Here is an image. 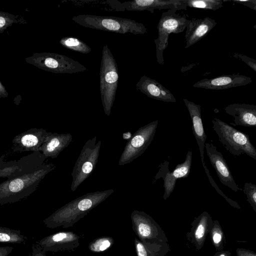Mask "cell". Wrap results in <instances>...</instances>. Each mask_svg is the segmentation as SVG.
Here are the masks:
<instances>
[{"instance_id":"cell-1","label":"cell","mask_w":256,"mask_h":256,"mask_svg":"<svg viewBox=\"0 0 256 256\" xmlns=\"http://www.w3.org/2000/svg\"><path fill=\"white\" fill-rule=\"evenodd\" d=\"M114 192L109 189L85 194L56 210L43 222L50 228H70Z\"/></svg>"},{"instance_id":"cell-2","label":"cell","mask_w":256,"mask_h":256,"mask_svg":"<svg viewBox=\"0 0 256 256\" xmlns=\"http://www.w3.org/2000/svg\"><path fill=\"white\" fill-rule=\"evenodd\" d=\"M56 166L44 164L38 168L0 184V205L14 203L28 198L36 191L47 174Z\"/></svg>"},{"instance_id":"cell-3","label":"cell","mask_w":256,"mask_h":256,"mask_svg":"<svg viewBox=\"0 0 256 256\" xmlns=\"http://www.w3.org/2000/svg\"><path fill=\"white\" fill-rule=\"evenodd\" d=\"M72 20L86 28L120 34H142L148 32L147 28L134 20L114 16L80 14Z\"/></svg>"},{"instance_id":"cell-4","label":"cell","mask_w":256,"mask_h":256,"mask_svg":"<svg viewBox=\"0 0 256 256\" xmlns=\"http://www.w3.org/2000/svg\"><path fill=\"white\" fill-rule=\"evenodd\" d=\"M118 67L114 56L106 44L104 46L100 70V90L104 114L109 116L113 106L118 83Z\"/></svg>"},{"instance_id":"cell-5","label":"cell","mask_w":256,"mask_h":256,"mask_svg":"<svg viewBox=\"0 0 256 256\" xmlns=\"http://www.w3.org/2000/svg\"><path fill=\"white\" fill-rule=\"evenodd\" d=\"M212 124L220 142L232 155L238 156L246 154L256 160V148L250 142L248 134L218 118H214Z\"/></svg>"},{"instance_id":"cell-6","label":"cell","mask_w":256,"mask_h":256,"mask_svg":"<svg viewBox=\"0 0 256 256\" xmlns=\"http://www.w3.org/2000/svg\"><path fill=\"white\" fill-rule=\"evenodd\" d=\"M24 60L40 69L56 74H74L87 70V68L78 62L56 53L36 52Z\"/></svg>"},{"instance_id":"cell-7","label":"cell","mask_w":256,"mask_h":256,"mask_svg":"<svg viewBox=\"0 0 256 256\" xmlns=\"http://www.w3.org/2000/svg\"><path fill=\"white\" fill-rule=\"evenodd\" d=\"M102 142H96V136L88 139L82 148L72 172L70 189L75 192L90 175L98 162Z\"/></svg>"},{"instance_id":"cell-8","label":"cell","mask_w":256,"mask_h":256,"mask_svg":"<svg viewBox=\"0 0 256 256\" xmlns=\"http://www.w3.org/2000/svg\"><path fill=\"white\" fill-rule=\"evenodd\" d=\"M188 20L185 14L180 15L174 10H168L162 14L158 24V36L154 40L156 60L159 64H164L163 54L168 46L169 35L184 32Z\"/></svg>"},{"instance_id":"cell-9","label":"cell","mask_w":256,"mask_h":256,"mask_svg":"<svg viewBox=\"0 0 256 256\" xmlns=\"http://www.w3.org/2000/svg\"><path fill=\"white\" fill-rule=\"evenodd\" d=\"M158 124L156 120L136 130L124 146L118 162L119 166L132 162L145 152L154 140Z\"/></svg>"},{"instance_id":"cell-10","label":"cell","mask_w":256,"mask_h":256,"mask_svg":"<svg viewBox=\"0 0 256 256\" xmlns=\"http://www.w3.org/2000/svg\"><path fill=\"white\" fill-rule=\"evenodd\" d=\"M130 218L132 230L141 242H168L160 226L145 212L134 210L130 214Z\"/></svg>"},{"instance_id":"cell-11","label":"cell","mask_w":256,"mask_h":256,"mask_svg":"<svg viewBox=\"0 0 256 256\" xmlns=\"http://www.w3.org/2000/svg\"><path fill=\"white\" fill-rule=\"evenodd\" d=\"M40 152H33L19 160L4 162L0 166V178L10 179L34 171L44 164Z\"/></svg>"},{"instance_id":"cell-12","label":"cell","mask_w":256,"mask_h":256,"mask_svg":"<svg viewBox=\"0 0 256 256\" xmlns=\"http://www.w3.org/2000/svg\"><path fill=\"white\" fill-rule=\"evenodd\" d=\"M192 153L188 150L184 161L176 165L175 168L170 172L168 170L169 162L165 161L158 166V171L152 181L154 183L158 178L164 180V198L166 200L172 192L178 179L187 178L190 174L192 164Z\"/></svg>"},{"instance_id":"cell-13","label":"cell","mask_w":256,"mask_h":256,"mask_svg":"<svg viewBox=\"0 0 256 256\" xmlns=\"http://www.w3.org/2000/svg\"><path fill=\"white\" fill-rule=\"evenodd\" d=\"M38 244L45 252H72L79 246L80 236L73 232L60 231L44 238Z\"/></svg>"},{"instance_id":"cell-14","label":"cell","mask_w":256,"mask_h":256,"mask_svg":"<svg viewBox=\"0 0 256 256\" xmlns=\"http://www.w3.org/2000/svg\"><path fill=\"white\" fill-rule=\"evenodd\" d=\"M204 147L210 162L215 170L220 182L235 192L242 190L236 184L229 167L221 152L213 144L205 143Z\"/></svg>"},{"instance_id":"cell-15","label":"cell","mask_w":256,"mask_h":256,"mask_svg":"<svg viewBox=\"0 0 256 256\" xmlns=\"http://www.w3.org/2000/svg\"><path fill=\"white\" fill-rule=\"evenodd\" d=\"M48 132L43 128H32L18 134L12 140V152H40Z\"/></svg>"},{"instance_id":"cell-16","label":"cell","mask_w":256,"mask_h":256,"mask_svg":"<svg viewBox=\"0 0 256 256\" xmlns=\"http://www.w3.org/2000/svg\"><path fill=\"white\" fill-rule=\"evenodd\" d=\"M250 78L240 74H224L218 77L201 80L192 86L207 90H222L245 86L252 82Z\"/></svg>"},{"instance_id":"cell-17","label":"cell","mask_w":256,"mask_h":256,"mask_svg":"<svg viewBox=\"0 0 256 256\" xmlns=\"http://www.w3.org/2000/svg\"><path fill=\"white\" fill-rule=\"evenodd\" d=\"M124 9L128 11L148 10L153 13L155 9L179 10H186L183 0H134L122 4Z\"/></svg>"},{"instance_id":"cell-18","label":"cell","mask_w":256,"mask_h":256,"mask_svg":"<svg viewBox=\"0 0 256 256\" xmlns=\"http://www.w3.org/2000/svg\"><path fill=\"white\" fill-rule=\"evenodd\" d=\"M213 221L211 216L204 211L192 222L190 230L187 233L186 237L196 250H200L203 247Z\"/></svg>"},{"instance_id":"cell-19","label":"cell","mask_w":256,"mask_h":256,"mask_svg":"<svg viewBox=\"0 0 256 256\" xmlns=\"http://www.w3.org/2000/svg\"><path fill=\"white\" fill-rule=\"evenodd\" d=\"M216 24L214 20L208 17L188 20L184 36L186 42L184 48H188L204 38Z\"/></svg>"},{"instance_id":"cell-20","label":"cell","mask_w":256,"mask_h":256,"mask_svg":"<svg viewBox=\"0 0 256 256\" xmlns=\"http://www.w3.org/2000/svg\"><path fill=\"white\" fill-rule=\"evenodd\" d=\"M136 89L148 97L166 102H176L172 93L156 80L146 75L142 76L136 84Z\"/></svg>"},{"instance_id":"cell-21","label":"cell","mask_w":256,"mask_h":256,"mask_svg":"<svg viewBox=\"0 0 256 256\" xmlns=\"http://www.w3.org/2000/svg\"><path fill=\"white\" fill-rule=\"evenodd\" d=\"M192 120L194 135L199 147L200 156L203 167L206 166L204 160V148L206 138L201 116L200 106L186 98L183 99Z\"/></svg>"},{"instance_id":"cell-22","label":"cell","mask_w":256,"mask_h":256,"mask_svg":"<svg viewBox=\"0 0 256 256\" xmlns=\"http://www.w3.org/2000/svg\"><path fill=\"white\" fill-rule=\"evenodd\" d=\"M226 112L232 116L234 126H256V106L246 104H232L224 108Z\"/></svg>"},{"instance_id":"cell-23","label":"cell","mask_w":256,"mask_h":256,"mask_svg":"<svg viewBox=\"0 0 256 256\" xmlns=\"http://www.w3.org/2000/svg\"><path fill=\"white\" fill-rule=\"evenodd\" d=\"M72 136L70 134H58L48 132L43 144L40 152L46 158H55L71 143Z\"/></svg>"},{"instance_id":"cell-24","label":"cell","mask_w":256,"mask_h":256,"mask_svg":"<svg viewBox=\"0 0 256 256\" xmlns=\"http://www.w3.org/2000/svg\"><path fill=\"white\" fill-rule=\"evenodd\" d=\"M134 244L137 256H166L170 250L168 242H142L136 238Z\"/></svg>"},{"instance_id":"cell-25","label":"cell","mask_w":256,"mask_h":256,"mask_svg":"<svg viewBox=\"0 0 256 256\" xmlns=\"http://www.w3.org/2000/svg\"><path fill=\"white\" fill-rule=\"evenodd\" d=\"M59 43L64 48L76 52L86 54L92 51L86 44L74 37H63L60 39Z\"/></svg>"},{"instance_id":"cell-26","label":"cell","mask_w":256,"mask_h":256,"mask_svg":"<svg viewBox=\"0 0 256 256\" xmlns=\"http://www.w3.org/2000/svg\"><path fill=\"white\" fill-rule=\"evenodd\" d=\"M212 244L217 251L222 250L225 245V236L218 220H214L209 232Z\"/></svg>"},{"instance_id":"cell-27","label":"cell","mask_w":256,"mask_h":256,"mask_svg":"<svg viewBox=\"0 0 256 256\" xmlns=\"http://www.w3.org/2000/svg\"><path fill=\"white\" fill-rule=\"evenodd\" d=\"M185 6L204 10H216L223 6L222 0H183Z\"/></svg>"},{"instance_id":"cell-28","label":"cell","mask_w":256,"mask_h":256,"mask_svg":"<svg viewBox=\"0 0 256 256\" xmlns=\"http://www.w3.org/2000/svg\"><path fill=\"white\" fill-rule=\"evenodd\" d=\"M26 239L19 230L0 226V242L20 244Z\"/></svg>"},{"instance_id":"cell-29","label":"cell","mask_w":256,"mask_h":256,"mask_svg":"<svg viewBox=\"0 0 256 256\" xmlns=\"http://www.w3.org/2000/svg\"><path fill=\"white\" fill-rule=\"evenodd\" d=\"M114 242V240L110 236H101L92 241L89 244L88 248L92 252H102L111 248Z\"/></svg>"},{"instance_id":"cell-30","label":"cell","mask_w":256,"mask_h":256,"mask_svg":"<svg viewBox=\"0 0 256 256\" xmlns=\"http://www.w3.org/2000/svg\"><path fill=\"white\" fill-rule=\"evenodd\" d=\"M26 22V20L22 16L0 11V33L3 32L14 24H24Z\"/></svg>"},{"instance_id":"cell-31","label":"cell","mask_w":256,"mask_h":256,"mask_svg":"<svg viewBox=\"0 0 256 256\" xmlns=\"http://www.w3.org/2000/svg\"><path fill=\"white\" fill-rule=\"evenodd\" d=\"M243 191L247 197V201L256 212V186L251 182H246Z\"/></svg>"},{"instance_id":"cell-32","label":"cell","mask_w":256,"mask_h":256,"mask_svg":"<svg viewBox=\"0 0 256 256\" xmlns=\"http://www.w3.org/2000/svg\"><path fill=\"white\" fill-rule=\"evenodd\" d=\"M204 168L205 170V172H206V174L208 177V179L210 181V182L212 184V186L216 189V192L220 195L222 196L224 199L226 200L228 203L233 206L234 208H238V209H240V205L238 204L237 202L233 200H232L228 198L227 197L222 191L221 190L218 188V186L214 182V180H213L212 176H210V172L208 170V169L206 166H204Z\"/></svg>"},{"instance_id":"cell-33","label":"cell","mask_w":256,"mask_h":256,"mask_svg":"<svg viewBox=\"0 0 256 256\" xmlns=\"http://www.w3.org/2000/svg\"><path fill=\"white\" fill-rule=\"evenodd\" d=\"M233 56L244 62L252 70H253L254 72H256V60L245 55L238 53H235L233 55Z\"/></svg>"},{"instance_id":"cell-34","label":"cell","mask_w":256,"mask_h":256,"mask_svg":"<svg viewBox=\"0 0 256 256\" xmlns=\"http://www.w3.org/2000/svg\"><path fill=\"white\" fill-rule=\"evenodd\" d=\"M230 1H232L234 2H237L242 5H244L248 7L249 8L256 10V0H232Z\"/></svg>"},{"instance_id":"cell-35","label":"cell","mask_w":256,"mask_h":256,"mask_svg":"<svg viewBox=\"0 0 256 256\" xmlns=\"http://www.w3.org/2000/svg\"><path fill=\"white\" fill-rule=\"evenodd\" d=\"M237 256H256L255 252L243 248H238L236 250Z\"/></svg>"},{"instance_id":"cell-36","label":"cell","mask_w":256,"mask_h":256,"mask_svg":"<svg viewBox=\"0 0 256 256\" xmlns=\"http://www.w3.org/2000/svg\"><path fill=\"white\" fill-rule=\"evenodd\" d=\"M30 256H47L46 252L38 245H34L32 248V253Z\"/></svg>"},{"instance_id":"cell-37","label":"cell","mask_w":256,"mask_h":256,"mask_svg":"<svg viewBox=\"0 0 256 256\" xmlns=\"http://www.w3.org/2000/svg\"><path fill=\"white\" fill-rule=\"evenodd\" d=\"M13 248L12 246H0V256H8L12 252Z\"/></svg>"},{"instance_id":"cell-38","label":"cell","mask_w":256,"mask_h":256,"mask_svg":"<svg viewBox=\"0 0 256 256\" xmlns=\"http://www.w3.org/2000/svg\"><path fill=\"white\" fill-rule=\"evenodd\" d=\"M8 96L4 86L0 82V98H7Z\"/></svg>"},{"instance_id":"cell-39","label":"cell","mask_w":256,"mask_h":256,"mask_svg":"<svg viewBox=\"0 0 256 256\" xmlns=\"http://www.w3.org/2000/svg\"><path fill=\"white\" fill-rule=\"evenodd\" d=\"M214 256H232L231 253L227 250L217 251Z\"/></svg>"},{"instance_id":"cell-40","label":"cell","mask_w":256,"mask_h":256,"mask_svg":"<svg viewBox=\"0 0 256 256\" xmlns=\"http://www.w3.org/2000/svg\"><path fill=\"white\" fill-rule=\"evenodd\" d=\"M6 154H4L0 156V166L4 162V157Z\"/></svg>"}]
</instances>
